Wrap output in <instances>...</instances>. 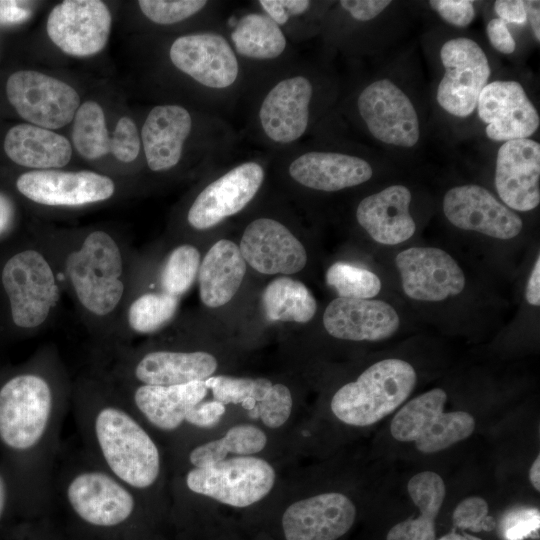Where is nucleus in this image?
Returning a JSON list of instances; mask_svg holds the SVG:
<instances>
[{"instance_id": "f257e3e1", "label": "nucleus", "mask_w": 540, "mask_h": 540, "mask_svg": "<svg viewBox=\"0 0 540 540\" xmlns=\"http://www.w3.org/2000/svg\"><path fill=\"white\" fill-rule=\"evenodd\" d=\"M35 234L49 250L64 294L92 340L115 353L137 253L124 236L103 227H43Z\"/></svg>"}, {"instance_id": "f03ea898", "label": "nucleus", "mask_w": 540, "mask_h": 540, "mask_svg": "<svg viewBox=\"0 0 540 540\" xmlns=\"http://www.w3.org/2000/svg\"><path fill=\"white\" fill-rule=\"evenodd\" d=\"M0 261V294L12 330L34 335L50 327L64 291L43 241L34 234L31 241L19 244Z\"/></svg>"}, {"instance_id": "7ed1b4c3", "label": "nucleus", "mask_w": 540, "mask_h": 540, "mask_svg": "<svg viewBox=\"0 0 540 540\" xmlns=\"http://www.w3.org/2000/svg\"><path fill=\"white\" fill-rule=\"evenodd\" d=\"M63 383L56 350L45 347L28 368L10 375L0 385V443L13 453H24L42 439Z\"/></svg>"}, {"instance_id": "20e7f679", "label": "nucleus", "mask_w": 540, "mask_h": 540, "mask_svg": "<svg viewBox=\"0 0 540 540\" xmlns=\"http://www.w3.org/2000/svg\"><path fill=\"white\" fill-rule=\"evenodd\" d=\"M416 382V371L410 363L397 358L383 359L338 389L332 397L331 410L347 425L369 426L396 410Z\"/></svg>"}, {"instance_id": "39448f33", "label": "nucleus", "mask_w": 540, "mask_h": 540, "mask_svg": "<svg viewBox=\"0 0 540 540\" xmlns=\"http://www.w3.org/2000/svg\"><path fill=\"white\" fill-rule=\"evenodd\" d=\"M94 432L107 466L118 479L139 489L155 483L160 472L159 450L127 411L103 406L95 417Z\"/></svg>"}, {"instance_id": "423d86ee", "label": "nucleus", "mask_w": 540, "mask_h": 540, "mask_svg": "<svg viewBox=\"0 0 540 540\" xmlns=\"http://www.w3.org/2000/svg\"><path fill=\"white\" fill-rule=\"evenodd\" d=\"M446 401L447 394L441 388L411 399L393 417L391 435L401 442H413L425 454L465 440L475 429V419L464 411L444 412Z\"/></svg>"}, {"instance_id": "0eeeda50", "label": "nucleus", "mask_w": 540, "mask_h": 540, "mask_svg": "<svg viewBox=\"0 0 540 540\" xmlns=\"http://www.w3.org/2000/svg\"><path fill=\"white\" fill-rule=\"evenodd\" d=\"M276 479L272 465L254 456H237L194 467L186 475L187 487L232 507H247L269 494Z\"/></svg>"}, {"instance_id": "6e6552de", "label": "nucleus", "mask_w": 540, "mask_h": 540, "mask_svg": "<svg viewBox=\"0 0 540 540\" xmlns=\"http://www.w3.org/2000/svg\"><path fill=\"white\" fill-rule=\"evenodd\" d=\"M16 190L29 202L48 209H77L101 204L117 194L108 175L94 171L31 170L18 176Z\"/></svg>"}, {"instance_id": "1a4fd4ad", "label": "nucleus", "mask_w": 540, "mask_h": 540, "mask_svg": "<svg viewBox=\"0 0 540 540\" xmlns=\"http://www.w3.org/2000/svg\"><path fill=\"white\" fill-rule=\"evenodd\" d=\"M445 73L437 88V102L449 114L465 118L476 109L488 84L490 65L483 49L466 37L452 38L440 49Z\"/></svg>"}, {"instance_id": "9d476101", "label": "nucleus", "mask_w": 540, "mask_h": 540, "mask_svg": "<svg viewBox=\"0 0 540 540\" xmlns=\"http://www.w3.org/2000/svg\"><path fill=\"white\" fill-rule=\"evenodd\" d=\"M6 95L19 116L49 130L69 124L80 106V97L73 87L34 70L11 74Z\"/></svg>"}, {"instance_id": "9b49d317", "label": "nucleus", "mask_w": 540, "mask_h": 540, "mask_svg": "<svg viewBox=\"0 0 540 540\" xmlns=\"http://www.w3.org/2000/svg\"><path fill=\"white\" fill-rule=\"evenodd\" d=\"M359 114L371 135L382 143L404 148L420 137L416 109L406 93L387 78L366 86L358 96Z\"/></svg>"}, {"instance_id": "f8f14e48", "label": "nucleus", "mask_w": 540, "mask_h": 540, "mask_svg": "<svg viewBox=\"0 0 540 540\" xmlns=\"http://www.w3.org/2000/svg\"><path fill=\"white\" fill-rule=\"evenodd\" d=\"M111 14L99 0H66L49 13L46 30L64 53L88 57L101 52L111 30Z\"/></svg>"}, {"instance_id": "ddd939ff", "label": "nucleus", "mask_w": 540, "mask_h": 540, "mask_svg": "<svg viewBox=\"0 0 540 540\" xmlns=\"http://www.w3.org/2000/svg\"><path fill=\"white\" fill-rule=\"evenodd\" d=\"M395 265L404 293L414 300L442 301L460 294L465 287L463 270L440 248L405 249L395 257Z\"/></svg>"}, {"instance_id": "4468645a", "label": "nucleus", "mask_w": 540, "mask_h": 540, "mask_svg": "<svg viewBox=\"0 0 540 540\" xmlns=\"http://www.w3.org/2000/svg\"><path fill=\"white\" fill-rule=\"evenodd\" d=\"M122 361L120 376L143 385L171 386L205 381L217 369L216 358L205 351L151 349L145 352L116 351Z\"/></svg>"}, {"instance_id": "2eb2a0df", "label": "nucleus", "mask_w": 540, "mask_h": 540, "mask_svg": "<svg viewBox=\"0 0 540 540\" xmlns=\"http://www.w3.org/2000/svg\"><path fill=\"white\" fill-rule=\"evenodd\" d=\"M443 212L455 227L508 240L522 230V219L486 188L467 184L449 189L443 198Z\"/></svg>"}, {"instance_id": "dca6fc26", "label": "nucleus", "mask_w": 540, "mask_h": 540, "mask_svg": "<svg viewBox=\"0 0 540 540\" xmlns=\"http://www.w3.org/2000/svg\"><path fill=\"white\" fill-rule=\"evenodd\" d=\"M263 179L264 170L256 162L234 167L196 196L186 214L187 224L202 231L240 212L254 198Z\"/></svg>"}, {"instance_id": "f3484780", "label": "nucleus", "mask_w": 540, "mask_h": 540, "mask_svg": "<svg viewBox=\"0 0 540 540\" xmlns=\"http://www.w3.org/2000/svg\"><path fill=\"white\" fill-rule=\"evenodd\" d=\"M476 109L486 136L498 142L526 139L539 128L540 117L517 81H493L481 91Z\"/></svg>"}, {"instance_id": "a211bd4d", "label": "nucleus", "mask_w": 540, "mask_h": 540, "mask_svg": "<svg viewBox=\"0 0 540 540\" xmlns=\"http://www.w3.org/2000/svg\"><path fill=\"white\" fill-rule=\"evenodd\" d=\"M240 252L246 263L259 273L290 275L304 269L307 252L303 244L281 222L258 218L245 228Z\"/></svg>"}, {"instance_id": "6ab92c4d", "label": "nucleus", "mask_w": 540, "mask_h": 540, "mask_svg": "<svg viewBox=\"0 0 540 540\" xmlns=\"http://www.w3.org/2000/svg\"><path fill=\"white\" fill-rule=\"evenodd\" d=\"M494 182L510 209H535L540 203V144L530 138L504 142L497 152Z\"/></svg>"}, {"instance_id": "aec40b11", "label": "nucleus", "mask_w": 540, "mask_h": 540, "mask_svg": "<svg viewBox=\"0 0 540 540\" xmlns=\"http://www.w3.org/2000/svg\"><path fill=\"white\" fill-rule=\"evenodd\" d=\"M354 503L344 494L328 492L292 503L282 516L286 540H337L352 527Z\"/></svg>"}, {"instance_id": "412c9836", "label": "nucleus", "mask_w": 540, "mask_h": 540, "mask_svg": "<svg viewBox=\"0 0 540 540\" xmlns=\"http://www.w3.org/2000/svg\"><path fill=\"white\" fill-rule=\"evenodd\" d=\"M169 56L176 68L209 88H227L238 76L236 55L219 34L181 36L172 43Z\"/></svg>"}, {"instance_id": "4be33fe9", "label": "nucleus", "mask_w": 540, "mask_h": 540, "mask_svg": "<svg viewBox=\"0 0 540 540\" xmlns=\"http://www.w3.org/2000/svg\"><path fill=\"white\" fill-rule=\"evenodd\" d=\"M68 502L83 521L99 527L116 526L132 514V494L112 476L100 471L76 475L66 490Z\"/></svg>"}, {"instance_id": "5701e85b", "label": "nucleus", "mask_w": 540, "mask_h": 540, "mask_svg": "<svg viewBox=\"0 0 540 540\" xmlns=\"http://www.w3.org/2000/svg\"><path fill=\"white\" fill-rule=\"evenodd\" d=\"M323 325L329 335L350 341H380L394 335L400 317L387 302L337 297L326 307Z\"/></svg>"}, {"instance_id": "b1692460", "label": "nucleus", "mask_w": 540, "mask_h": 540, "mask_svg": "<svg viewBox=\"0 0 540 540\" xmlns=\"http://www.w3.org/2000/svg\"><path fill=\"white\" fill-rule=\"evenodd\" d=\"M312 93V84L304 76L283 79L268 92L261 104L259 119L270 140L288 144L305 133Z\"/></svg>"}, {"instance_id": "393cba45", "label": "nucleus", "mask_w": 540, "mask_h": 540, "mask_svg": "<svg viewBox=\"0 0 540 540\" xmlns=\"http://www.w3.org/2000/svg\"><path fill=\"white\" fill-rule=\"evenodd\" d=\"M411 192L404 185H391L363 198L357 206L360 226L376 242L396 245L410 239L416 224L410 214Z\"/></svg>"}, {"instance_id": "a878e982", "label": "nucleus", "mask_w": 540, "mask_h": 540, "mask_svg": "<svg viewBox=\"0 0 540 540\" xmlns=\"http://www.w3.org/2000/svg\"><path fill=\"white\" fill-rule=\"evenodd\" d=\"M288 171L300 185L325 192L358 186L373 176L366 160L336 152L304 153L292 161Z\"/></svg>"}, {"instance_id": "bb28decb", "label": "nucleus", "mask_w": 540, "mask_h": 540, "mask_svg": "<svg viewBox=\"0 0 540 540\" xmlns=\"http://www.w3.org/2000/svg\"><path fill=\"white\" fill-rule=\"evenodd\" d=\"M192 128L189 112L178 105H159L146 117L141 138L147 165L154 172L175 167Z\"/></svg>"}, {"instance_id": "cd10ccee", "label": "nucleus", "mask_w": 540, "mask_h": 540, "mask_svg": "<svg viewBox=\"0 0 540 540\" xmlns=\"http://www.w3.org/2000/svg\"><path fill=\"white\" fill-rule=\"evenodd\" d=\"M246 273V262L239 246L220 239L201 259L198 271L199 296L209 308L227 304L239 290Z\"/></svg>"}, {"instance_id": "c85d7f7f", "label": "nucleus", "mask_w": 540, "mask_h": 540, "mask_svg": "<svg viewBox=\"0 0 540 540\" xmlns=\"http://www.w3.org/2000/svg\"><path fill=\"white\" fill-rule=\"evenodd\" d=\"M179 303L180 298L158 288L148 289L132 276L120 318L118 349L134 335L155 334L168 326L176 316Z\"/></svg>"}, {"instance_id": "c756f323", "label": "nucleus", "mask_w": 540, "mask_h": 540, "mask_svg": "<svg viewBox=\"0 0 540 540\" xmlns=\"http://www.w3.org/2000/svg\"><path fill=\"white\" fill-rule=\"evenodd\" d=\"M3 147L10 160L33 170L60 169L72 156L67 138L32 124L13 126L4 138Z\"/></svg>"}, {"instance_id": "7c9ffc66", "label": "nucleus", "mask_w": 540, "mask_h": 540, "mask_svg": "<svg viewBox=\"0 0 540 540\" xmlns=\"http://www.w3.org/2000/svg\"><path fill=\"white\" fill-rule=\"evenodd\" d=\"M204 381L181 385L138 384L133 390L137 409L158 429L171 431L184 421L187 411L207 395Z\"/></svg>"}, {"instance_id": "2f4dec72", "label": "nucleus", "mask_w": 540, "mask_h": 540, "mask_svg": "<svg viewBox=\"0 0 540 540\" xmlns=\"http://www.w3.org/2000/svg\"><path fill=\"white\" fill-rule=\"evenodd\" d=\"M407 490L420 514L394 525L386 540H436L435 521L446 496L443 479L433 471H422L408 481Z\"/></svg>"}, {"instance_id": "473e14b6", "label": "nucleus", "mask_w": 540, "mask_h": 540, "mask_svg": "<svg viewBox=\"0 0 540 540\" xmlns=\"http://www.w3.org/2000/svg\"><path fill=\"white\" fill-rule=\"evenodd\" d=\"M261 300L270 321L307 323L317 311V302L307 286L286 276L270 281Z\"/></svg>"}, {"instance_id": "72a5a7b5", "label": "nucleus", "mask_w": 540, "mask_h": 540, "mask_svg": "<svg viewBox=\"0 0 540 540\" xmlns=\"http://www.w3.org/2000/svg\"><path fill=\"white\" fill-rule=\"evenodd\" d=\"M236 51L252 59H274L286 48V38L271 18L265 14L243 16L231 33Z\"/></svg>"}, {"instance_id": "f704fd0d", "label": "nucleus", "mask_w": 540, "mask_h": 540, "mask_svg": "<svg viewBox=\"0 0 540 540\" xmlns=\"http://www.w3.org/2000/svg\"><path fill=\"white\" fill-rule=\"evenodd\" d=\"M266 444L263 430L251 424H239L231 427L222 438L195 447L189 460L194 467H204L226 459L229 453L240 456L259 453Z\"/></svg>"}, {"instance_id": "c9c22d12", "label": "nucleus", "mask_w": 540, "mask_h": 540, "mask_svg": "<svg viewBox=\"0 0 540 540\" xmlns=\"http://www.w3.org/2000/svg\"><path fill=\"white\" fill-rule=\"evenodd\" d=\"M201 263V253L190 243L174 246L158 267L155 284L169 295L180 298L192 287L197 279Z\"/></svg>"}, {"instance_id": "e433bc0d", "label": "nucleus", "mask_w": 540, "mask_h": 540, "mask_svg": "<svg viewBox=\"0 0 540 540\" xmlns=\"http://www.w3.org/2000/svg\"><path fill=\"white\" fill-rule=\"evenodd\" d=\"M72 141L87 160H96L110 151V137L102 107L95 101L80 104L73 118Z\"/></svg>"}, {"instance_id": "4c0bfd02", "label": "nucleus", "mask_w": 540, "mask_h": 540, "mask_svg": "<svg viewBox=\"0 0 540 540\" xmlns=\"http://www.w3.org/2000/svg\"><path fill=\"white\" fill-rule=\"evenodd\" d=\"M215 400L224 405L241 404L247 411L254 408L267 394L272 382L266 378L233 377L226 375L211 376L204 381Z\"/></svg>"}, {"instance_id": "58836bf2", "label": "nucleus", "mask_w": 540, "mask_h": 540, "mask_svg": "<svg viewBox=\"0 0 540 540\" xmlns=\"http://www.w3.org/2000/svg\"><path fill=\"white\" fill-rule=\"evenodd\" d=\"M325 279L341 298L370 299L380 292L382 286L372 271L345 262L332 264Z\"/></svg>"}, {"instance_id": "ea45409f", "label": "nucleus", "mask_w": 540, "mask_h": 540, "mask_svg": "<svg viewBox=\"0 0 540 540\" xmlns=\"http://www.w3.org/2000/svg\"><path fill=\"white\" fill-rule=\"evenodd\" d=\"M293 407L291 391L287 386L276 383L271 386L264 398L256 402L248 411L251 418H260L269 428H279L289 419Z\"/></svg>"}, {"instance_id": "a19ab883", "label": "nucleus", "mask_w": 540, "mask_h": 540, "mask_svg": "<svg viewBox=\"0 0 540 540\" xmlns=\"http://www.w3.org/2000/svg\"><path fill=\"white\" fill-rule=\"evenodd\" d=\"M207 4L204 0H140L142 13L152 22L168 25L198 13Z\"/></svg>"}, {"instance_id": "79ce46f5", "label": "nucleus", "mask_w": 540, "mask_h": 540, "mask_svg": "<svg viewBox=\"0 0 540 540\" xmlns=\"http://www.w3.org/2000/svg\"><path fill=\"white\" fill-rule=\"evenodd\" d=\"M488 503L485 499L472 496L461 501L452 516L455 527L472 532L489 531L495 526L492 517H488Z\"/></svg>"}, {"instance_id": "37998d69", "label": "nucleus", "mask_w": 540, "mask_h": 540, "mask_svg": "<svg viewBox=\"0 0 540 540\" xmlns=\"http://www.w3.org/2000/svg\"><path fill=\"white\" fill-rule=\"evenodd\" d=\"M540 526V513L536 508L521 507L507 512L500 521L503 540H524L535 537Z\"/></svg>"}, {"instance_id": "c03bdc74", "label": "nucleus", "mask_w": 540, "mask_h": 540, "mask_svg": "<svg viewBox=\"0 0 540 540\" xmlns=\"http://www.w3.org/2000/svg\"><path fill=\"white\" fill-rule=\"evenodd\" d=\"M140 151V137L135 122L121 117L110 138V152L122 163L133 162Z\"/></svg>"}, {"instance_id": "a18cd8bd", "label": "nucleus", "mask_w": 540, "mask_h": 540, "mask_svg": "<svg viewBox=\"0 0 540 540\" xmlns=\"http://www.w3.org/2000/svg\"><path fill=\"white\" fill-rule=\"evenodd\" d=\"M429 5L445 22L456 27L468 26L475 17L470 0H431Z\"/></svg>"}, {"instance_id": "49530a36", "label": "nucleus", "mask_w": 540, "mask_h": 540, "mask_svg": "<svg viewBox=\"0 0 540 540\" xmlns=\"http://www.w3.org/2000/svg\"><path fill=\"white\" fill-rule=\"evenodd\" d=\"M260 6L277 25L285 24L291 16L304 13L310 6L307 0H260Z\"/></svg>"}, {"instance_id": "de8ad7c7", "label": "nucleus", "mask_w": 540, "mask_h": 540, "mask_svg": "<svg viewBox=\"0 0 540 540\" xmlns=\"http://www.w3.org/2000/svg\"><path fill=\"white\" fill-rule=\"evenodd\" d=\"M225 410V405L217 400L201 401L187 411L185 421L200 428H209L218 424Z\"/></svg>"}, {"instance_id": "09e8293b", "label": "nucleus", "mask_w": 540, "mask_h": 540, "mask_svg": "<svg viewBox=\"0 0 540 540\" xmlns=\"http://www.w3.org/2000/svg\"><path fill=\"white\" fill-rule=\"evenodd\" d=\"M389 0H342L340 5L354 19L369 21L380 15L389 5Z\"/></svg>"}, {"instance_id": "8fccbe9b", "label": "nucleus", "mask_w": 540, "mask_h": 540, "mask_svg": "<svg viewBox=\"0 0 540 540\" xmlns=\"http://www.w3.org/2000/svg\"><path fill=\"white\" fill-rule=\"evenodd\" d=\"M486 32L491 45L498 52L503 54L514 52L516 48L515 40L503 20L499 18L490 20L487 24Z\"/></svg>"}, {"instance_id": "3c124183", "label": "nucleus", "mask_w": 540, "mask_h": 540, "mask_svg": "<svg viewBox=\"0 0 540 540\" xmlns=\"http://www.w3.org/2000/svg\"><path fill=\"white\" fill-rule=\"evenodd\" d=\"M494 11L499 19L507 23L521 25L527 21L525 1L498 0L494 3Z\"/></svg>"}, {"instance_id": "603ef678", "label": "nucleus", "mask_w": 540, "mask_h": 540, "mask_svg": "<svg viewBox=\"0 0 540 540\" xmlns=\"http://www.w3.org/2000/svg\"><path fill=\"white\" fill-rule=\"evenodd\" d=\"M26 1L1 0L0 22L4 24H17L28 20L32 10Z\"/></svg>"}, {"instance_id": "864d4df0", "label": "nucleus", "mask_w": 540, "mask_h": 540, "mask_svg": "<svg viewBox=\"0 0 540 540\" xmlns=\"http://www.w3.org/2000/svg\"><path fill=\"white\" fill-rule=\"evenodd\" d=\"M16 207L12 199L0 192V242L7 240L16 226Z\"/></svg>"}, {"instance_id": "5fc2aeb1", "label": "nucleus", "mask_w": 540, "mask_h": 540, "mask_svg": "<svg viewBox=\"0 0 540 540\" xmlns=\"http://www.w3.org/2000/svg\"><path fill=\"white\" fill-rule=\"evenodd\" d=\"M526 301L532 306L540 305V256H537L534 267L529 276L526 291Z\"/></svg>"}, {"instance_id": "6e6d98bb", "label": "nucleus", "mask_w": 540, "mask_h": 540, "mask_svg": "<svg viewBox=\"0 0 540 540\" xmlns=\"http://www.w3.org/2000/svg\"><path fill=\"white\" fill-rule=\"evenodd\" d=\"M527 20L530 21L531 29L535 40L540 41V2L539 1H525Z\"/></svg>"}, {"instance_id": "4d7b16f0", "label": "nucleus", "mask_w": 540, "mask_h": 540, "mask_svg": "<svg viewBox=\"0 0 540 540\" xmlns=\"http://www.w3.org/2000/svg\"><path fill=\"white\" fill-rule=\"evenodd\" d=\"M529 480L537 491H540V456H537L529 469Z\"/></svg>"}, {"instance_id": "13d9d810", "label": "nucleus", "mask_w": 540, "mask_h": 540, "mask_svg": "<svg viewBox=\"0 0 540 540\" xmlns=\"http://www.w3.org/2000/svg\"><path fill=\"white\" fill-rule=\"evenodd\" d=\"M8 501V484L5 476L0 471V521L4 515Z\"/></svg>"}, {"instance_id": "bf43d9fd", "label": "nucleus", "mask_w": 540, "mask_h": 540, "mask_svg": "<svg viewBox=\"0 0 540 540\" xmlns=\"http://www.w3.org/2000/svg\"><path fill=\"white\" fill-rule=\"evenodd\" d=\"M438 540H482V539L476 536L470 535L468 533L460 534L456 532H450L440 537Z\"/></svg>"}]
</instances>
